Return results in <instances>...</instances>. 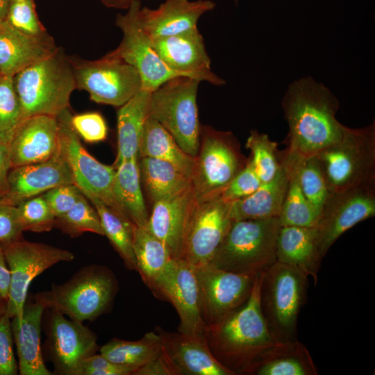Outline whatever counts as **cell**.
Returning <instances> with one entry per match:
<instances>
[{
  "instance_id": "cell-1",
  "label": "cell",
  "mask_w": 375,
  "mask_h": 375,
  "mask_svg": "<svg viewBox=\"0 0 375 375\" xmlns=\"http://www.w3.org/2000/svg\"><path fill=\"white\" fill-rule=\"evenodd\" d=\"M281 106L288 126V151L312 157L341 138L344 125L336 118L339 101L327 86L312 77L291 82Z\"/></svg>"
},
{
  "instance_id": "cell-2",
  "label": "cell",
  "mask_w": 375,
  "mask_h": 375,
  "mask_svg": "<svg viewBox=\"0 0 375 375\" xmlns=\"http://www.w3.org/2000/svg\"><path fill=\"white\" fill-rule=\"evenodd\" d=\"M260 275L256 276L248 299L222 321L206 330L205 337L210 351L235 374H245L264 351L278 342L261 312Z\"/></svg>"
},
{
  "instance_id": "cell-3",
  "label": "cell",
  "mask_w": 375,
  "mask_h": 375,
  "mask_svg": "<svg viewBox=\"0 0 375 375\" xmlns=\"http://www.w3.org/2000/svg\"><path fill=\"white\" fill-rule=\"evenodd\" d=\"M12 80L23 121L35 115L58 116L69 108L76 89L69 57L60 48L19 72Z\"/></svg>"
},
{
  "instance_id": "cell-4",
  "label": "cell",
  "mask_w": 375,
  "mask_h": 375,
  "mask_svg": "<svg viewBox=\"0 0 375 375\" xmlns=\"http://www.w3.org/2000/svg\"><path fill=\"white\" fill-rule=\"evenodd\" d=\"M314 157L331 193L375 184V122L344 126L341 138Z\"/></svg>"
},
{
  "instance_id": "cell-5",
  "label": "cell",
  "mask_w": 375,
  "mask_h": 375,
  "mask_svg": "<svg viewBox=\"0 0 375 375\" xmlns=\"http://www.w3.org/2000/svg\"><path fill=\"white\" fill-rule=\"evenodd\" d=\"M117 291L114 274L106 267L87 265L67 281L35 295L46 310H57L69 319L93 321L108 310Z\"/></svg>"
},
{
  "instance_id": "cell-6",
  "label": "cell",
  "mask_w": 375,
  "mask_h": 375,
  "mask_svg": "<svg viewBox=\"0 0 375 375\" xmlns=\"http://www.w3.org/2000/svg\"><path fill=\"white\" fill-rule=\"evenodd\" d=\"M308 277L300 269L278 261L261 273L260 307L277 342L297 340V321L306 302Z\"/></svg>"
},
{
  "instance_id": "cell-7",
  "label": "cell",
  "mask_w": 375,
  "mask_h": 375,
  "mask_svg": "<svg viewBox=\"0 0 375 375\" xmlns=\"http://www.w3.org/2000/svg\"><path fill=\"white\" fill-rule=\"evenodd\" d=\"M278 217L233 221L210 263L234 273L256 276L276 262Z\"/></svg>"
},
{
  "instance_id": "cell-8",
  "label": "cell",
  "mask_w": 375,
  "mask_h": 375,
  "mask_svg": "<svg viewBox=\"0 0 375 375\" xmlns=\"http://www.w3.org/2000/svg\"><path fill=\"white\" fill-rule=\"evenodd\" d=\"M201 81L186 76L170 78L151 94L149 116L174 138L178 146L195 158L198 153L201 126L197 94Z\"/></svg>"
},
{
  "instance_id": "cell-9",
  "label": "cell",
  "mask_w": 375,
  "mask_h": 375,
  "mask_svg": "<svg viewBox=\"0 0 375 375\" xmlns=\"http://www.w3.org/2000/svg\"><path fill=\"white\" fill-rule=\"evenodd\" d=\"M248 162L231 131L201 126L199 148L191 176L196 200L219 196Z\"/></svg>"
},
{
  "instance_id": "cell-10",
  "label": "cell",
  "mask_w": 375,
  "mask_h": 375,
  "mask_svg": "<svg viewBox=\"0 0 375 375\" xmlns=\"http://www.w3.org/2000/svg\"><path fill=\"white\" fill-rule=\"evenodd\" d=\"M76 88L88 92L91 100L120 107L142 89V80L134 67L107 53L95 60L69 57Z\"/></svg>"
},
{
  "instance_id": "cell-11",
  "label": "cell",
  "mask_w": 375,
  "mask_h": 375,
  "mask_svg": "<svg viewBox=\"0 0 375 375\" xmlns=\"http://www.w3.org/2000/svg\"><path fill=\"white\" fill-rule=\"evenodd\" d=\"M4 253L10 272V285L6 314L21 319L33 279L60 262H70L74 255L47 244L25 240L22 238L4 244Z\"/></svg>"
},
{
  "instance_id": "cell-12",
  "label": "cell",
  "mask_w": 375,
  "mask_h": 375,
  "mask_svg": "<svg viewBox=\"0 0 375 375\" xmlns=\"http://www.w3.org/2000/svg\"><path fill=\"white\" fill-rule=\"evenodd\" d=\"M71 117L69 108L56 117L58 149L72 172L74 184L85 197L94 196L122 214L113 194L116 169L112 165L100 162L88 152L71 124Z\"/></svg>"
},
{
  "instance_id": "cell-13",
  "label": "cell",
  "mask_w": 375,
  "mask_h": 375,
  "mask_svg": "<svg viewBox=\"0 0 375 375\" xmlns=\"http://www.w3.org/2000/svg\"><path fill=\"white\" fill-rule=\"evenodd\" d=\"M194 267L206 328L222 321L249 297L256 275L228 272L210 262Z\"/></svg>"
},
{
  "instance_id": "cell-14",
  "label": "cell",
  "mask_w": 375,
  "mask_h": 375,
  "mask_svg": "<svg viewBox=\"0 0 375 375\" xmlns=\"http://www.w3.org/2000/svg\"><path fill=\"white\" fill-rule=\"evenodd\" d=\"M375 215V184L331 193L314 227L317 251L323 259L339 237Z\"/></svg>"
},
{
  "instance_id": "cell-15",
  "label": "cell",
  "mask_w": 375,
  "mask_h": 375,
  "mask_svg": "<svg viewBox=\"0 0 375 375\" xmlns=\"http://www.w3.org/2000/svg\"><path fill=\"white\" fill-rule=\"evenodd\" d=\"M231 202L219 196L197 201L186 229L179 259L193 266L210 262L233 220Z\"/></svg>"
},
{
  "instance_id": "cell-16",
  "label": "cell",
  "mask_w": 375,
  "mask_h": 375,
  "mask_svg": "<svg viewBox=\"0 0 375 375\" xmlns=\"http://www.w3.org/2000/svg\"><path fill=\"white\" fill-rule=\"evenodd\" d=\"M124 15H117L115 24L123 33L119 46L108 53L131 65L138 72L142 89L153 92L164 83L182 76L170 69L161 59L151 44L149 37L139 26L133 2Z\"/></svg>"
},
{
  "instance_id": "cell-17",
  "label": "cell",
  "mask_w": 375,
  "mask_h": 375,
  "mask_svg": "<svg viewBox=\"0 0 375 375\" xmlns=\"http://www.w3.org/2000/svg\"><path fill=\"white\" fill-rule=\"evenodd\" d=\"M49 310L47 346L54 372L77 375L81 362L98 350L97 335L83 322Z\"/></svg>"
},
{
  "instance_id": "cell-18",
  "label": "cell",
  "mask_w": 375,
  "mask_h": 375,
  "mask_svg": "<svg viewBox=\"0 0 375 375\" xmlns=\"http://www.w3.org/2000/svg\"><path fill=\"white\" fill-rule=\"evenodd\" d=\"M150 40L161 59L181 76L217 86L226 83L225 80L212 72L203 38L197 27L176 35Z\"/></svg>"
},
{
  "instance_id": "cell-19",
  "label": "cell",
  "mask_w": 375,
  "mask_h": 375,
  "mask_svg": "<svg viewBox=\"0 0 375 375\" xmlns=\"http://www.w3.org/2000/svg\"><path fill=\"white\" fill-rule=\"evenodd\" d=\"M135 17L140 28L150 38L176 35L197 27L199 19L215 8L211 0H165L157 8L142 7L133 1Z\"/></svg>"
},
{
  "instance_id": "cell-20",
  "label": "cell",
  "mask_w": 375,
  "mask_h": 375,
  "mask_svg": "<svg viewBox=\"0 0 375 375\" xmlns=\"http://www.w3.org/2000/svg\"><path fill=\"white\" fill-rule=\"evenodd\" d=\"M158 295L174 306L180 319L178 332L205 336L206 326L201 318L194 267L182 259H174Z\"/></svg>"
},
{
  "instance_id": "cell-21",
  "label": "cell",
  "mask_w": 375,
  "mask_h": 375,
  "mask_svg": "<svg viewBox=\"0 0 375 375\" xmlns=\"http://www.w3.org/2000/svg\"><path fill=\"white\" fill-rule=\"evenodd\" d=\"M74 184L72 172L59 151L47 160L10 169L8 188L0 202L17 206L61 185Z\"/></svg>"
},
{
  "instance_id": "cell-22",
  "label": "cell",
  "mask_w": 375,
  "mask_h": 375,
  "mask_svg": "<svg viewBox=\"0 0 375 375\" xmlns=\"http://www.w3.org/2000/svg\"><path fill=\"white\" fill-rule=\"evenodd\" d=\"M162 339V353L175 374L235 375L225 367L210 351L206 337L157 328Z\"/></svg>"
},
{
  "instance_id": "cell-23",
  "label": "cell",
  "mask_w": 375,
  "mask_h": 375,
  "mask_svg": "<svg viewBox=\"0 0 375 375\" xmlns=\"http://www.w3.org/2000/svg\"><path fill=\"white\" fill-rule=\"evenodd\" d=\"M58 145L56 117L35 115L25 119L9 144L11 168L51 158Z\"/></svg>"
},
{
  "instance_id": "cell-24",
  "label": "cell",
  "mask_w": 375,
  "mask_h": 375,
  "mask_svg": "<svg viewBox=\"0 0 375 375\" xmlns=\"http://www.w3.org/2000/svg\"><path fill=\"white\" fill-rule=\"evenodd\" d=\"M196 202L191 186L178 194L153 203L147 228L165 244L174 259L181 256Z\"/></svg>"
},
{
  "instance_id": "cell-25",
  "label": "cell",
  "mask_w": 375,
  "mask_h": 375,
  "mask_svg": "<svg viewBox=\"0 0 375 375\" xmlns=\"http://www.w3.org/2000/svg\"><path fill=\"white\" fill-rule=\"evenodd\" d=\"M44 306L36 298L26 301L22 317L11 319L12 336L21 375H50L41 349V325Z\"/></svg>"
},
{
  "instance_id": "cell-26",
  "label": "cell",
  "mask_w": 375,
  "mask_h": 375,
  "mask_svg": "<svg viewBox=\"0 0 375 375\" xmlns=\"http://www.w3.org/2000/svg\"><path fill=\"white\" fill-rule=\"evenodd\" d=\"M58 47L47 34L31 36L17 30L7 21L0 26V73L14 76L19 72L55 53Z\"/></svg>"
},
{
  "instance_id": "cell-27",
  "label": "cell",
  "mask_w": 375,
  "mask_h": 375,
  "mask_svg": "<svg viewBox=\"0 0 375 375\" xmlns=\"http://www.w3.org/2000/svg\"><path fill=\"white\" fill-rule=\"evenodd\" d=\"M318 370L306 347L298 341L276 342L249 367L250 375H317Z\"/></svg>"
},
{
  "instance_id": "cell-28",
  "label": "cell",
  "mask_w": 375,
  "mask_h": 375,
  "mask_svg": "<svg viewBox=\"0 0 375 375\" xmlns=\"http://www.w3.org/2000/svg\"><path fill=\"white\" fill-rule=\"evenodd\" d=\"M276 256V261L300 269L317 284L322 258L317 249L314 227L281 226Z\"/></svg>"
},
{
  "instance_id": "cell-29",
  "label": "cell",
  "mask_w": 375,
  "mask_h": 375,
  "mask_svg": "<svg viewBox=\"0 0 375 375\" xmlns=\"http://www.w3.org/2000/svg\"><path fill=\"white\" fill-rule=\"evenodd\" d=\"M151 92L141 89L117 110V154L112 165L115 169L125 161L139 157V147L144 123L149 116Z\"/></svg>"
},
{
  "instance_id": "cell-30",
  "label": "cell",
  "mask_w": 375,
  "mask_h": 375,
  "mask_svg": "<svg viewBox=\"0 0 375 375\" xmlns=\"http://www.w3.org/2000/svg\"><path fill=\"white\" fill-rule=\"evenodd\" d=\"M133 244L137 271L158 294L174 258L165 244L147 228L134 226Z\"/></svg>"
},
{
  "instance_id": "cell-31",
  "label": "cell",
  "mask_w": 375,
  "mask_h": 375,
  "mask_svg": "<svg viewBox=\"0 0 375 375\" xmlns=\"http://www.w3.org/2000/svg\"><path fill=\"white\" fill-rule=\"evenodd\" d=\"M288 182L286 171L281 165L272 180L262 183L250 195L231 202L230 214L232 220L278 217Z\"/></svg>"
},
{
  "instance_id": "cell-32",
  "label": "cell",
  "mask_w": 375,
  "mask_h": 375,
  "mask_svg": "<svg viewBox=\"0 0 375 375\" xmlns=\"http://www.w3.org/2000/svg\"><path fill=\"white\" fill-rule=\"evenodd\" d=\"M115 169L113 194L120 211L135 226L147 228L149 214L142 191L138 158L125 161Z\"/></svg>"
},
{
  "instance_id": "cell-33",
  "label": "cell",
  "mask_w": 375,
  "mask_h": 375,
  "mask_svg": "<svg viewBox=\"0 0 375 375\" xmlns=\"http://www.w3.org/2000/svg\"><path fill=\"white\" fill-rule=\"evenodd\" d=\"M139 156L170 162L191 179L195 158L185 153L171 134L156 119L147 118L139 147Z\"/></svg>"
},
{
  "instance_id": "cell-34",
  "label": "cell",
  "mask_w": 375,
  "mask_h": 375,
  "mask_svg": "<svg viewBox=\"0 0 375 375\" xmlns=\"http://www.w3.org/2000/svg\"><path fill=\"white\" fill-rule=\"evenodd\" d=\"M138 163L140 178L153 203L178 194L192 186L191 179L169 162L141 157Z\"/></svg>"
},
{
  "instance_id": "cell-35",
  "label": "cell",
  "mask_w": 375,
  "mask_h": 375,
  "mask_svg": "<svg viewBox=\"0 0 375 375\" xmlns=\"http://www.w3.org/2000/svg\"><path fill=\"white\" fill-rule=\"evenodd\" d=\"M95 208L101 222L103 235L122 258L125 266L137 271L133 251V229L135 224L126 216L106 205L94 196L85 197Z\"/></svg>"
},
{
  "instance_id": "cell-36",
  "label": "cell",
  "mask_w": 375,
  "mask_h": 375,
  "mask_svg": "<svg viewBox=\"0 0 375 375\" xmlns=\"http://www.w3.org/2000/svg\"><path fill=\"white\" fill-rule=\"evenodd\" d=\"M108 360L135 371L162 353V339L158 332L147 333L140 340L126 341L113 338L99 349Z\"/></svg>"
},
{
  "instance_id": "cell-37",
  "label": "cell",
  "mask_w": 375,
  "mask_h": 375,
  "mask_svg": "<svg viewBox=\"0 0 375 375\" xmlns=\"http://www.w3.org/2000/svg\"><path fill=\"white\" fill-rule=\"evenodd\" d=\"M280 158L288 179L278 216L280 225L281 226L315 227L319 220L320 212L303 194L293 167L283 157L281 151Z\"/></svg>"
},
{
  "instance_id": "cell-38",
  "label": "cell",
  "mask_w": 375,
  "mask_h": 375,
  "mask_svg": "<svg viewBox=\"0 0 375 375\" xmlns=\"http://www.w3.org/2000/svg\"><path fill=\"white\" fill-rule=\"evenodd\" d=\"M283 157L293 167L300 187L312 205L319 212L331 194L314 156L305 158L281 151Z\"/></svg>"
},
{
  "instance_id": "cell-39",
  "label": "cell",
  "mask_w": 375,
  "mask_h": 375,
  "mask_svg": "<svg viewBox=\"0 0 375 375\" xmlns=\"http://www.w3.org/2000/svg\"><path fill=\"white\" fill-rule=\"evenodd\" d=\"M277 145L267 134L257 130L250 131L246 147L251 151L250 162L262 183L272 180L281 167V151Z\"/></svg>"
},
{
  "instance_id": "cell-40",
  "label": "cell",
  "mask_w": 375,
  "mask_h": 375,
  "mask_svg": "<svg viewBox=\"0 0 375 375\" xmlns=\"http://www.w3.org/2000/svg\"><path fill=\"white\" fill-rule=\"evenodd\" d=\"M55 227L73 238L86 232L103 235L99 215L83 194L69 210L56 217Z\"/></svg>"
},
{
  "instance_id": "cell-41",
  "label": "cell",
  "mask_w": 375,
  "mask_h": 375,
  "mask_svg": "<svg viewBox=\"0 0 375 375\" xmlns=\"http://www.w3.org/2000/svg\"><path fill=\"white\" fill-rule=\"evenodd\" d=\"M22 122L12 76H3L0 79V141L9 146Z\"/></svg>"
},
{
  "instance_id": "cell-42",
  "label": "cell",
  "mask_w": 375,
  "mask_h": 375,
  "mask_svg": "<svg viewBox=\"0 0 375 375\" xmlns=\"http://www.w3.org/2000/svg\"><path fill=\"white\" fill-rule=\"evenodd\" d=\"M17 208L24 231L42 233L55 227L56 216L42 194L22 201Z\"/></svg>"
},
{
  "instance_id": "cell-43",
  "label": "cell",
  "mask_w": 375,
  "mask_h": 375,
  "mask_svg": "<svg viewBox=\"0 0 375 375\" xmlns=\"http://www.w3.org/2000/svg\"><path fill=\"white\" fill-rule=\"evenodd\" d=\"M6 21L28 35L38 37L47 34L38 19L33 0L11 1Z\"/></svg>"
},
{
  "instance_id": "cell-44",
  "label": "cell",
  "mask_w": 375,
  "mask_h": 375,
  "mask_svg": "<svg viewBox=\"0 0 375 375\" xmlns=\"http://www.w3.org/2000/svg\"><path fill=\"white\" fill-rule=\"evenodd\" d=\"M261 183L249 158L247 165L232 179L219 197L226 201L233 202L250 195Z\"/></svg>"
},
{
  "instance_id": "cell-45",
  "label": "cell",
  "mask_w": 375,
  "mask_h": 375,
  "mask_svg": "<svg viewBox=\"0 0 375 375\" xmlns=\"http://www.w3.org/2000/svg\"><path fill=\"white\" fill-rule=\"evenodd\" d=\"M71 124L85 142L95 143L106 140L108 128L102 115L96 112L72 115Z\"/></svg>"
},
{
  "instance_id": "cell-46",
  "label": "cell",
  "mask_w": 375,
  "mask_h": 375,
  "mask_svg": "<svg viewBox=\"0 0 375 375\" xmlns=\"http://www.w3.org/2000/svg\"><path fill=\"white\" fill-rule=\"evenodd\" d=\"M82 194L75 184H65L47 191L42 196L57 217L69 210Z\"/></svg>"
},
{
  "instance_id": "cell-47",
  "label": "cell",
  "mask_w": 375,
  "mask_h": 375,
  "mask_svg": "<svg viewBox=\"0 0 375 375\" xmlns=\"http://www.w3.org/2000/svg\"><path fill=\"white\" fill-rule=\"evenodd\" d=\"M12 338L11 319L5 313L0 317V375L17 374Z\"/></svg>"
},
{
  "instance_id": "cell-48",
  "label": "cell",
  "mask_w": 375,
  "mask_h": 375,
  "mask_svg": "<svg viewBox=\"0 0 375 375\" xmlns=\"http://www.w3.org/2000/svg\"><path fill=\"white\" fill-rule=\"evenodd\" d=\"M135 369L114 363L101 354H94L81 364L77 375H130Z\"/></svg>"
},
{
  "instance_id": "cell-49",
  "label": "cell",
  "mask_w": 375,
  "mask_h": 375,
  "mask_svg": "<svg viewBox=\"0 0 375 375\" xmlns=\"http://www.w3.org/2000/svg\"><path fill=\"white\" fill-rule=\"evenodd\" d=\"M23 231L17 206L0 202V242L18 240Z\"/></svg>"
},
{
  "instance_id": "cell-50",
  "label": "cell",
  "mask_w": 375,
  "mask_h": 375,
  "mask_svg": "<svg viewBox=\"0 0 375 375\" xmlns=\"http://www.w3.org/2000/svg\"><path fill=\"white\" fill-rule=\"evenodd\" d=\"M133 375H176L171 365L162 353L156 358L138 368Z\"/></svg>"
},
{
  "instance_id": "cell-51",
  "label": "cell",
  "mask_w": 375,
  "mask_h": 375,
  "mask_svg": "<svg viewBox=\"0 0 375 375\" xmlns=\"http://www.w3.org/2000/svg\"><path fill=\"white\" fill-rule=\"evenodd\" d=\"M10 169L9 146L0 141V201L8 191Z\"/></svg>"
},
{
  "instance_id": "cell-52",
  "label": "cell",
  "mask_w": 375,
  "mask_h": 375,
  "mask_svg": "<svg viewBox=\"0 0 375 375\" xmlns=\"http://www.w3.org/2000/svg\"><path fill=\"white\" fill-rule=\"evenodd\" d=\"M10 285V272L4 253V244L0 242V292L8 299Z\"/></svg>"
},
{
  "instance_id": "cell-53",
  "label": "cell",
  "mask_w": 375,
  "mask_h": 375,
  "mask_svg": "<svg viewBox=\"0 0 375 375\" xmlns=\"http://www.w3.org/2000/svg\"><path fill=\"white\" fill-rule=\"evenodd\" d=\"M102 3L108 7L127 9L135 0H100Z\"/></svg>"
},
{
  "instance_id": "cell-54",
  "label": "cell",
  "mask_w": 375,
  "mask_h": 375,
  "mask_svg": "<svg viewBox=\"0 0 375 375\" xmlns=\"http://www.w3.org/2000/svg\"><path fill=\"white\" fill-rule=\"evenodd\" d=\"M11 0H0V26L6 21Z\"/></svg>"
},
{
  "instance_id": "cell-55",
  "label": "cell",
  "mask_w": 375,
  "mask_h": 375,
  "mask_svg": "<svg viewBox=\"0 0 375 375\" xmlns=\"http://www.w3.org/2000/svg\"><path fill=\"white\" fill-rule=\"evenodd\" d=\"M7 299L0 292V317L6 313Z\"/></svg>"
},
{
  "instance_id": "cell-56",
  "label": "cell",
  "mask_w": 375,
  "mask_h": 375,
  "mask_svg": "<svg viewBox=\"0 0 375 375\" xmlns=\"http://www.w3.org/2000/svg\"><path fill=\"white\" fill-rule=\"evenodd\" d=\"M23 1V0H11V1Z\"/></svg>"
},
{
  "instance_id": "cell-57",
  "label": "cell",
  "mask_w": 375,
  "mask_h": 375,
  "mask_svg": "<svg viewBox=\"0 0 375 375\" xmlns=\"http://www.w3.org/2000/svg\"><path fill=\"white\" fill-rule=\"evenodd\" d=\"M2 76L3 75L0 73V79L1 78Z\"/></svg>"
},
{
  "instance_id": "cell-58",
  "label": "cell",
  "mask_w": 375,
  "mask_h": 375,
  "mask_svg": "<svg viewBox=\"0 0 375 375\" xmlns=\"http://www.w3.org/2000/svg\"><path fill=\"white\" fill-rule=\"evenodd\" d=\"M238 1V0H235V2L237 3Z\"/></svg>"
}]
</instances>
